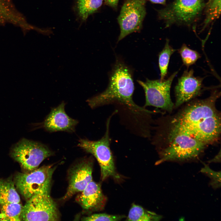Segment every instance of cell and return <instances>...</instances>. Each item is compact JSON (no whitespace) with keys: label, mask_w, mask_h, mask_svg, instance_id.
I'll return each mask as SVG.
<instances>
[{"label":"cell","mask_w":221,"mask_h":221,"mask_svg":"<svg viewBox=\"0 0 221 221\" xmlns=\"http://www.w3.org/2000/svg\"><path fill=\"white\" fill-rule=\"evenodd\" d=\"M103 0H77V8L79 17L86 20L91 14L95 12L102 6Z\"/></svg>","instance_id":"cell-17"},{"label":"cell","mask_w":221,"mask_h":221,"mask_svg":"<svg viewBox=\"0 0 221 221\" xmlns=\"http://www.w3.org/2000/svg\"><path fill=\"white\" fill-rule=\"evenodd\" d=\"M194 72L193 69L186 70L179 78L175 87L176 101L174 107L176 108L189 101L201 92L204 78L195 76Z\"/></svg>","instance_id":"cell-11"},{"label":"cell","mask_w":221,"mask_h":221,"mask_svg":"<svg viewBox=\"0 0 221 221\" xmlns=\"http://www.w3.org/2000/svg\"><path fill=\"white\" fill-rule=\"evenodd\" d=\"M176 50L169 44V41L166 39L165 46L159 53L158 56V64L160 71L161 81H163L167 73L168 69L170 57Z\"/></svg>","instance_id":"cell-19"},{"label":"cell","mask_w":221,"mask_h":221,"mask_svg":"<svg viewBox=\"0 0 221 221\" xmlns=\"http://www.w3.org/2000/svg\"><path fill=\"white\" fill-rule=\"evenodd\" d=\"M134 87L131 72L122 62L116 61L106 90L87 102L92 108L111 103L124 106L132 114L140 115L150 111L137 105L133 100Z\"/></svg>","instance_id":"cell-2"},{"label":"cell","mask_w":221,"mask_h":221,"mask_svg":"<svg viewBox=\"0 0 221 221\" xmlns=\"http://www.w3.org/2000/svg\"><path fill=\"white\" fill-rule=\"evenodd\" d=\"M162 218L161 215L147 211L141 206L133 204L130 208L127 221H159Z\"/></svg>","instance_id":"cell-16"},{"label":"cell","mask_w":221,"mask_h":221,"mask_svg":"<svg viewBox=\"0 0 221 221\" xmlns=\"http://www.w3.org/2000/svg\"><path fill=\"white\" fill-rule=\"evenodd\" d=\"M65 103L62 102L52 108L43 123V127L50 132L64 131L72 133L75 130L78 122L69 117L64 110Z\"/></svg>","instance_id":"cell-13"},{"label":"cell","mask_w":221,"mask_h":221,"mask_svg":"<svg viewBox=\"0 0 221 221\" xmlns=\"http://www.w3.org/2000/svg\"><path fill=\"white\" fill-rule=\"evenodd\" d=\"M202 173L209 177L211 181L210 184L214 188H219L221 186V172H216L211 169L209 166L204 164V167L200 170Z\"/></svg>","instance_id":"cell-22"},{"label":"cell","mask_w":221,"mask_h":221,"mask_svg":"<svg viewBox=\"0 0 221 221\" xmlns=\"http://www.w3.org/2000/svg\"><path fill=\"white\" fill-rule=\"evenodd\" d=\"M111 116L107 121L105 133L103 137L97 141L80 139L78 145L86 152L93 155L97 159L101 169V178L104 180L110 176L119 177L114 165L110 147L109 125Z\"/></svg>","instance_id":"cell-4"},{"label":"cell","mask_w":221,"mask_h":221,"mask_svg":"<svg viewBox=\"0 0 221 221\" xmlns=\"http://www.w3.org/2000/svg\"><path fill=\"white\" fill-rule=\"evenodd\" d=\"M55 168L52 165L44 166L30 173L18 174L15 178L17 188L26 199L40 192H50Z\"/></svg>","instance_id":"cell-5"},{"label":"cell","mask_w":221,"mask_h":221,"mask_svg":"<svg viewBox=\"0 0 221 221\" xmlns=\"http://www.w3.org/2000/svg\"><path fill=\"white\" fill-rule=\"evenodd\" d=\"M167 133L158 149L160 159L157 165L166 161L183 162L196 160L206 146L193 136L168 124Z\"/></svg>","instance_id":"cell-3"},{"label":"cell","mask_w":221,"mask_h":221,"mask_svg":"<svg viewBox=\"0 0 221 221\" xmlns=\"http://www.w3.org/2000/svg\"><path fill=\"white\" fill-rule=\"evenodd\" d=\"M220 12L221 0H209L206 5V16L204 27L212 21L218 18L220 14Z\"/></svg>","instance_id":"cell-20"},{"label":"cell","mask_w":221,"mask_h":221,"mask_svg":"<svg viewBox=\"0 0 221 221\" xmlns=\"http://www.w3.org/2000/svg\"><path fill=\"white\" fill-rule=\"evenodd\" d=\"M145 0H127L118 18L120 33L119 41L126 36L141 29L146 14Z\"/></svg>","instance_id":"cell-9"},{"label":"cell","mask_w":221,"mask_h":221,"mask_svg":"<svg viewBox=\"0 0 221 221\" xmlns=\"http://www.w3.org/2000/svg\"><path fill=\"white\" fill-rule=\"evenodd\" d=\"M124 215H112L106 213L94 214L90 216L83 217V221H119L125 218Z\"/></svg>","instance_id":"cell-23"},{"label":"cell","mask_w":221,"mask_h":221,"mask_svg":"<svg viewBox=\"0 0 221 221\" xmlns=\"http://www.w3.org/2000/svg\"><path fill=\"white\" fill-rule=\"evenodd\" d=\"M59 214L56 205L50 195V192L38 193L29 198L23 207L21 220H58Z\"/></svg>","instance_id":"cell-6"},{"label":"cell","mask_w":221,"mask_h":221,"mask_svg":"<svg viewBox=\"0 0 221 221\" xmlns=\"http://www.w3.org/2000/svg\"><path fill=\"white\" fill-rule=\"evenodd\" d=\"M105 3L113 8L117 7L119 0H104Z\"/></svg>","instance_id":"cell-24"},{"label":"cell","mask_w":221,"mask_h":221,"mask_svg":"<svg viewBox=\"0 0 221 221\" xmlns=\"http://www.w3.org/2000/svg\"><path fill=\"white\" fill-rule=\"evenodd\" d=\"M151 2L155 3L164 4L166 0H149Z\"/></svg>","instance_id":"cell-26"},{"label":"cell","mask_w":221,"mask_h":221,"mask_svg":"<svg viewBox=\"0 0 221 221\" xmlns=\"http://www.w3.org/2000/svg\"><path fill=\"white\" fill-rule=\"evenodd\" d=\"M177 72L173 73L167 79L162 81L148 79L145 82L138 81L145 91V107L153 106L169 112L172 111L174 105L170 97V88L173 80Z\"/></svg>","instance_id":"cell-8"},{"label":"cell","mask_w":221,"mask_h":221,"mask_svg":"<svg viewBox=\"0 0 221 221\" xmlns=\"http://www.w3.org/2000/svg\"><path fill=\"white\" fill-rule=\"evenodd\" d=\"M92 163L88 160H83L72 167L69 172L68 186L62 199L82 192L92 180Z\"/></svg>","instance_id":"cell-12"},{"label":"cell","mask_w":221,"mask_h":221,"mask_svg":"<svg viewBox=\"0 0 221 221\" xmlns=\"http://www.w3.org/2000/svg\"><path fill=\"white\" fill-rule=\"evenodd\" d=\"M11 154L24 169L32 171L53 152L41 143L23 138L14 146Z\"/></svg>","instance_id":"cell-7"},{"label":"cell","mask_w":221,"mask_h":221,"mask_svg":"<svg viewBox=\"0 0 221 221\" xmlns=\"http://www.w3.org/2000/svg\"><path fill=\"white\" fill-rule=\"evenodd\" d=\"M220 150L219 152L213 159L209 161L208 162H220Z\"/></svg>","instance_id":"cell-25"},{"label":"cell","mask_w":221,"mask_h":221,"mask_svg":"<svg viewBox=\"0 0 221 221\" xmlns=\"http://www.w3.org/2000/svg\"><path fill=\"white\" fill-rule=\"evenodd\" d=\"M178 52L184 64L187 67L194 64L201 57L198 52L191 49L185 44H183L179 49Z\"/></svg>","instance_id":"cell-21"},{"label":"cell","mask_w":221,"mask_h":221,"mask_svg":"<svg viewBox=\"0 0 221 221\" xmlns=\"http://www.w3.org/2000/svg\"><path fill=\"white\" fill-rule=\"evenodd\" d=\"M2 206L0 220H21L20 216L23 206L20 203H11Z\"/></svg>","instance_id":"cell-18"},{"label":"cell","mask_w":221,"mask_h":221,"mask_svg":"<svg viewBox=\"0 0 221 221\" xmlns=\"http://www.w3.org/2000/svg\"><path fill=\"white\" fill-rule=\"evenodd\" d=\"M20 196L10 181H0V205L20 203Z\"/></svg>","instance_id":"cell-15"},{"label":"cell","mask_w":221,"mask_h":221,"mask_svg":"<svg viewBox=\"0 0 221 221\" xmlns=\"http://www.w3.org/2000/svg\"><path fill=\"white\" fill-rule=\"evenodd\" d=\"M220 92L215 90L205 99L193 101L170 118L169 124L205 145L218 142L221 134V114L215 103Z\"/></svg>","instance_id":"cell-1"},{"label":"cell","mask_w":221,"mask_h":221,"mask_svg":"<svg viewBox=\"0 0 221 221\" xmlns=\"http://www.w3.org/2000/svg\"><path fill=\"white\" fill-rule=\"evenodd\" d=\"M81 192L78 200L84 210L94 211L103 209L107 198L102 192L99 184L92 180Z\"/></svg>","instance_id":"cell-14"},{"label":"cell","mask_w":221,"mask_h":221,"mask_svg":"<svg viewBox=\"0 0 221 221\" xmlns=\"http://www.w3.org/2000/svg\"><path fill=\"white\" fill-rule=\"evenodd\" d=\"M203 6L202 0H176L159 11V17L169 23L188 24L199 15Z\"/></svg>","instance_id":"cell-10"}]
</instances>
